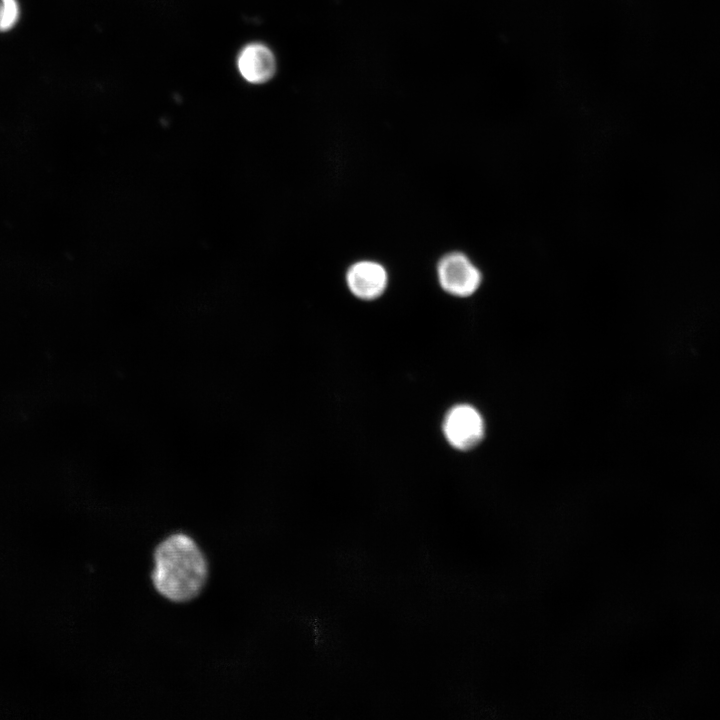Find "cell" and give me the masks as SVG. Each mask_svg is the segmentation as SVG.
Listing matches in <instances>:
<instances>
[{"mask_svg":"<svg viewBox=\"0 0 720 720\" xmlns=\"http://www.w3.org/2000/svg\"><path fill=\"white\" fill-rule=\"evenodd\" d=\"M207 578L206 557L190 536L174 534L156 547L152 581L164 598L188 602L199 595Z\"/></svg>","mask_w":720,"mask_h":720,"instance_id":"6da1fadb","label":"cell"},{"mask_svg":"<svg viewBox=\"0 0 720 720\" xmlns=\"http://www.w3.org/2000/svg\"><path fill=\"white\" fill-rule=\"evenodd\" d=\"M442 430L450 446L466 451L481 442L485 426L480 412L472 405L462 403L454 405L447 411Z\"/></svg>","mask_w":720,"mask_h":720,"instance_id":"7a4b0ae2","label":"cell"},{"mask_svg":"<svg viewBox=\"0 0 720 720\" xmlns=\"http://www.w3.org/2000/svg\"><path fill=\"white\" fill-rule=\"evenodd\" d=\"M437 277L441 288L455 297L473 295L482 282L478 267L461 252H450L439 260Z\"/></svg>","mask_w":720,"mask_h":720,"instance_id":"3957f363","label":"cell"},{"mask_svg":"<svg viewBox=\"0 0 720 720\" xmlns=\"http://www.w3.org/2000/svg\"><path fill=\"white\" fill-rule=\"evenodd\" d=\"M346 283L354 296L370 301L384 293L388 283V275L381 264L363 260L349 267L346 273Z\"/></svg>","mask_w":720,"mask_h":720,"instance_id":"277c9868","label":"cell"},{"mask_svg":"<svg viewBox=\"0 0 720 720\" xmlns=\"http://www.w3.org/2000/svg\"><path fill=\"white\" fill-rule=\"evenodd\" d=\"M237 67L241 76L253 84H262L270 80L276 70V61L272 51L261 43L246 45L239 53Z\"/></svg>","mask_w":720,"mask_h":720,"instance_id":"5b68a950","label":"cell"},{"mask_svg":"<svg viewBox=\"0 0 720 720\" xmlns=\"http://www.w3.org/2000/svg\"><path fill=\"white\" fill-rule=\"evenodd\" d=\"M20 17V6L17 0H0V32L11 30Z\"/></svg>","mask_w":720,"mask_h":720,"instance_id":"8992f818","label":"cell"}]
</instances>
